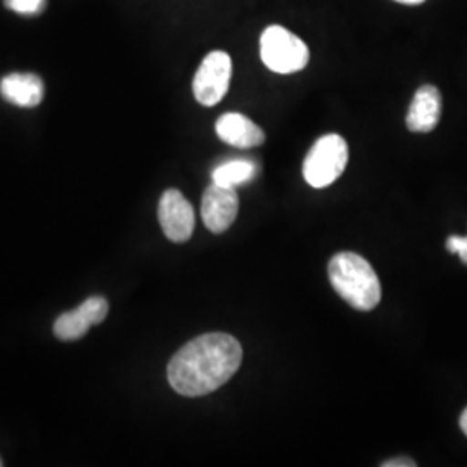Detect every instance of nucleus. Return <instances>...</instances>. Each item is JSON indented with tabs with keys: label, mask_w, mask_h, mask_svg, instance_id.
Here are the masks:
<instances>
[{
	"label": "nucleus",
	"mask_w": 467,
	"mask_h": 467,
	"mask_svg": "<svg viewBox=\"0 0 467 467\" xmlns=\"http://www.w3.org/2000/svg\"><path fill=\"white\" fill-rule=\"evenodd\" d=\"M243 347L225 333L202 334L177 351L168 364V381L184 397L217 391L241 368Z\"/></svg>",
	"instance_id": "nucleus-1"
},
{
	"label": "nucleus",
	"mask_w": 467,
	"mask_h": 467,
	"mask_svg": "<svg viewBox=\"0 0 467 467\" xmlns=\"http://www.w3.org/2000/svg\"><path fill=\"white\" fill-rule=\"evenodd\" d=\"M334 291L355 310L368 312L381 301V284L368 260L357 253L334 254L327 267Z\"/></svg>",
	"instance_id": "nucleus-2"
},
{
	"label": "nucleus",
	"mask_w": 467,
	"mask_h": 467,
	"mask_svg": "<svg viewBox=\"0 0 467 467\" xmlns=\"http://www.w3.org/2000/svg\"><path fill=\"white\" fill-rule=\"evenodd\" d=\"M348 165V144L337 134L320 137L306 152L303 161V177L306 184L324 189L334 184Z\"/></svg>",
	"instance_id": "nucleus-3"
},
{
	"label": "nucleus",
	"mask_w": 467,
	"mask_h": 467,
	"mask_svg": "<svg viewBox=\"0 0 467 467\" xmlns=\"http://www.w3.org/2000/svg\"><path fill=\"white\" fill-rule=\"evenodd\" d=\"M260 56L264 65L281 75L301 71L310 61V50L300 36L284 26L272 25L260 38Z\"/></svg>",
	"instance_id": "nucleus-4"
},
{
	"label": "nucleus",
	"mask_w": 467,
	"mask_h": 467,
	"mask_svg": "<svg viewBox=\"0 0 467 467\" xmlns=\"http://www.w3.org/2000/svg\"><path fill=\"white\" fill-rule=\"evenodd\" d=\"M233 77V59L223 50L210 52L196 71L192 92L202 106H215L225 98Z\"/></svg>",
	"instance_id": "nucleus-5"
},
{
	"label": "nucleus",
	"mask_w": 467,
	"mask_h": 467,
	"mask_svg": "<svg viewBox=\"0 0 467 467\" xmlns=\"http://www.w3.org/2000/svg\"><path fill=\"white\" fill-rule=\"evenodd\" d=\"M158 218L163 234L171 243H185L194 233V208L177 189L163 192L158 204Z\"/></svg>",
	"instance_id": "nucleus-6"
},
{
	"label": "nucleus",
	"mask_w": 467,
	"mask_h": 467,
	"mask_svg": "<svg viewBox=\"0 0 467 467\" xmlns=\"http://www.w3.org/2000/svg\"><path fill=\"white\" fill-rule=\"evenodd\" d=\"M239 213V198L234 187L213 184L206 187L201 201V218L210 233L229 231Z\"/></svg>",
	"instance_id": "nucleus-7"
},
{
	"label": "nucleus",
	"mask_w": 467,
	"mask_h": 467,
	"mask_svg": "<svg viewBox=\"0 0 467 467\" xmlns=\"http://www.w3.org/2000/svg\"><path fill=\"white\" fill-rule=\"evenodd\" d=\"M109 312L108 300L102 296H90L73 312L59 316L54 322V334L61 341H77L88 333L92 326L100 324Z\"/></svg>",
	"instance_id": "nucleus-8"
},
{
	"label": "nucleus",
	"mask_w": 467,
	"mask_h": 467,
	"mask_svg": "<svg viewBox=\"0 0 467 467\" xmlns=\"http://www.w3.org/2000/svg\"><path fill=\"white\" fill-rule=\"evenodd\" d=\"M441 117V94L434 85H422L414 94L407 113V129L410 132H433Z\"/></svg>",
	"instance_id": "nucleus-9"
},
{
	"label": "nucleus",
	"mask_w": 467,
	"mask_h": 467,
	"mask_svg": "<svg viewBox=\"0 0 467 467\" xmlns=\"http://www.w3.org/2000/svg\"><path fill=\"white\" fill-rule=\"evenodd\" d=\"M215 130L220 140L239 150L258 148L265 142V132L241 113H225L223 117L218 118Z\"/></svg>",
	"instance_id": "nucleus-10"
},
{
	"label": "nucleus",
	"mask_w": 467,
	"mask_h": 467,
	"mask_svg": "<svg viewBox=\"0 0 467 467\" xmlns=\"http://www.w3.org/2000/svg\"><path fill=\"white\" fill-rule=\"evenodd\" d=\"M0 94L19 108H35L44 99V82L35 73H11L0 80Z\"/></svg>",
	"instance_id": "nucleus-11"
},
{
	"label": "nucleus",
	"mask_w": 467,
	"mask_h": 467,
	"mask_svg": "<svg viewBox=\"0 0 467 467\" xmlns=\"http://www.w3.org/2000/svg\"><path fill=\"white\" fill-rule=\"evenodd\" d=\"M254 177H256V165L248 160H233V161L222 163L212 173V179L215 184L234 187V189L250 182Z\"/></svg>",
	"instance_id": "nucleus-12"
},
{
	"label": "nucleus",
	"mask_w": 467,
	"mask_h": 467,
	"mask_svg": "<svg viewBox=\"0 0 467 467\" xmlns=\"http://www.w3.org/2000/svg\"><path fill=\"white\" fill-rule=\"evenodd\" d=\"M5 7L15 11L21 16H35L40 15L46 7V0H4Z\"/></svg>",
	"instance_id": "nucleus-13"
},
{
	"label": "nucleus",
	"mask_w": 467,
	"mask_h": 467,
	"mask_svg": "<svg viewBox=\"0 0 467 467\" xmlns=\"http://www.w3.org/2000/svg\"><path fill=\"white\" fill-rule=\"evenodd\" d=\"M447 250L459 254V258L467 265V237L461 235H451L447 239Z\"/></svg>",
	"instance_id": "nucleus-14"
},
{
	"label": "nucleus",
	"mask_w": 467,
	"mask_h": 467,
	"mask_svg": "<svg viewBox=\"0 0 467 467\" xmlns=\"http://www.w3.org/2000/svg\"><path fill=\"white\" fill-rule=\"evenodd\" d=\"M416 462L410 461V459H393V461H388L383 462V467H414Z\"/></svg>",
	"instance_id": "nucleus-15"
},
{
	"label": "nucleus",
	"mask_w": 467,
	"mask_h": 467,
	"mask_svg": "<svg viewBox=\"0 0 467 467\" xmlns=\"http://www.w3.org/2000/svg\"><path fill=\"white\" fill-rule=\"evenodd\" d=\"M459 424H461V430L464 431V434L467 436V409L462 412V416H461V420H459Z\"/></svg>",
	"instance_id": "nucleus-16"
},
{
	"label": "nucleus",
	"mask_w": 467,
	"mask_h": 467,
	"mask_svg": "<svg viewBox=\"0 0 467 467\" xmlns=\"http://www.w3.org/2000/svg\"><path fill=\"white\" fill-rule=\"evenodd\" d=\"M395 2L405 4V5H419V4H422V2H426V0H395Z\"/></svg>",
	"instance_id": "nucleus-17"
},
{
	"label": "nucleus",
	"mask_w": 467,
	"mask_h": 467,
	"mask_svg": "<svg viewBox=\"0 0 467 467\" xmlns=\"http://www.w3.org/2000/svg\"><path fill=\"white\" fill-rule=\"evenodd\" d=\"M0 466H2V461H0Z\"/></svg>",
	"instance_id": "nucleus-18"
}]
</instances>
